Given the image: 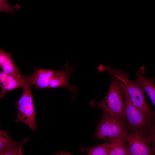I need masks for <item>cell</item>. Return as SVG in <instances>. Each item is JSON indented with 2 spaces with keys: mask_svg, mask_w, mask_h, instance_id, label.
Listing matches in <instances>:
<instances>
[{
  "mask_svg": "<svg viewBox=\"0 0 155 155\" xmlns=\"http://www.w3.org/2000/svg\"><path fill=\"white\" fill-rule=\"evenodd\" d=\"M98 71L107 73L119 80L122 84L132 103L141 111L146 118L150 123L153 122L155 115L147 104L144 91L135 80H130L125 71L112 68L101 64Z\"/></svg>",
  "mask_w": 155,
  "mask_h": 155,
  "instance_id": "6da1fadb",
  "label": "cell"
},
{
  "mask_svg": "<svg viewBox=\"0 0 155 155\" xmlns=\"http://www.w3.org/2000/svg\"><path fill=\"white\" fill-rule=\"evenodd\" d=\"M90 104L93 107H99L103 113L125 121L123 87L120 81L115 77H112L108 92L102 100L97 102L92 100Z\"/></svg>",
  "mask_w": 155,
  "mask_h": 155,
  "instance_id": "7a4b0ae2",
  "label": "cell"
},
{
  "mask_svg": "<svg viewBox=\"0 0 155 155\" xmlns=\"http://www.w3.org/2000/svg\"><path fill=\"white\" fill-rule=\"evenodd\" d=\"M32 85L30 75H27L21 96L15 103L17 116L15 121L26 125L31 130L34 131L36 129L37 126L36 112L32 93Z\"/></svg>",
  "mask_w": 155,
  "mask_h": 155,
  "instance_id": "3957f363",
  "label": "cell"
},
{
  "mask_svg": "<svg viewBox=\"0 0 155 155\" xmlns=\"http://www.w3.org/2000/svg\"><path fill=\"white\" fill-rule=\"evenodd\" d=\"M125 120L103 113L97 126L94 139L111 140L128 134Z\"/></svg>",
  "mask_w": 155,
  "mask_h": 155,
  "instance_id": "277c9868",
  "label": "cell"
},
{
  "mask_svg": "<svg viewBox=\"0 0 155 155\" xmlns=\"http://www.w3.org/2000/svg\"><path fill=\"white\" fill-rule=\"evenodd\" d=\"M121 84L124 100V114L127 123V127L131 133L137 132L143 135H147L148 129L152 123L150 122L139 109L132 103Z\"/></svg>",
  "mask_w": 155,
  "mask_h": 155,
  "instance_id": "5b68a950",
  "label": "cell"
},
{
  "mask_svg": "<svg viewBox=\"0 0 155 155\" xmlns=\"http://www.w3.org/2000/svg\"><path fill=\"white\" fill-rule=\"evenodd\" d=\"M127 140L129 155H154L150 146L149 137L136 132L127 135Z\"/></svg>",
  "mask_w": 155,
  "mask_h": 155,
  "instance_id": "8992f818",
  "label": "cell"
},
{
  "mask_svg": "<svg viewBox=\"0 0 155 155\" xmlns=\"http://www.w3.org/2000/svg\"><path fill=\"white\" fill-rule=\"evenodd\" d=\"M75 68L65 63L63 67L58 71H54L50 80L49 88H64L69 90L72 92L73 101L75 99L78 88L71 85L69 82V77Z\"/></svg>",
  "mask_w": 155,
  "mask_h": 155,
  "instance_id": "52a82bcc",
  "label": "cell"
},
{
  "mask_svg": "<svg viewBox=\"0 0 155 155\" xmlns=\"http://www.w3.org/2000/svg\"><path fill=\"white\" fill-rule=\"evenodd\" d=\"M28 140V137L20 142L13 140L5 131L0 130V155H23L22 150Z\"/></svg>",
  "mask_w": 155,
  "mask_h": 155,
  "instance_id": "ba28073f",
  "label": "cell"
},
{
  "mask_svg": "<svg viewBox=\"0 0 155 155\" xmlns=\"http://www.w3.org/2000/svg\"><path fill=\"white\" fill-rule=\"evenodd\" d=\"M26 75L17 77L0 71V98H3L8 92L19 87H23L26 80Z\"/></svg>",
  "mask_w": 155,
  "mask_h": 155,
  "instance_id": "9c48e42d",
  "label": "cell"
},
{
  "mask_svg": "<svg viewBox=\"0 0 155 155\" xmlns=\"http://www.w3.org/2000/svg\"><path fill=\"white\" fill-rule=\"evenodd\" d=\"M145 68L141 66L137 70L135 74L136 78L135 81L145 92L154 106V112L155 115V83L154 78L148 79L144 75Z\"/></svg>",
  "mask_w": 155,
  "mask_h": 155,
  "instance_id": "30bf717a",
  "label": "cell"
},
{
  "mask_svg": "<svg viewBox=\"0 0 155 155\" xmlns=\"http://www.w3.org/2000/svg\"><path fill=\"white\" fill-rule=\"evenodd\" d=\"M54 71L48 69H36L30 75L32 84L34 85L36 89L49 88V82Z\"/></svg>",
  "mask_w": 155,
  "mask_h": 155,
  "instance_id": "8fae6325",
  "label": "cell"
},
{
  "mask_svg": "<svg viewBox=\"0 0 155 155\" xmlns=\"http://www.w3.org/2000/svg\"><path fill=\"white\" fill-rule=\"evenodd\" d=\"M0 66L2 71L7 74L17 77L23 75L14 63L11 55L2 49L0 50Z\"/></svg>",
  "mask_w": 155,
  "mask_h": 155,
  "instance_id": "7c38bea8",
  "label": "cell"
},
{
  "mask_svg": "<svg viewBox=\"0 0 155 155\" xmlns=\"http://www.w3.org/2000/svg\"><path fill=\"white\" fill-rule=\"evenodd\" d=\"M127 136H121L110 141L108 144L109 155L128 154Z\"/></svg>",
  "mask_w": 155,
  "mask_h": 155,
  "instance_id": "4fadbf2b",
  "label": "cell"
},
{
  "mask_svg": "<svg viewBox=\"0 0 155 155\" xmlns=\"http://www.w3.org/2000/svg\"><path fill=\"white\" fill-rule=\"evenodd\" d=\"M108 142H105L88 148H81V151L86 152L88 155H109Z\"/></svg>",
  "mask_w": 155,
  "mask_h": 155,
  "instance_id": "5bb4252c",
  "label": "cell"
},
{
  "mask_svg": "<svg viewBox=\"0 0 155 155\" xmlns=\"http://www.w3.org/2000/svg\"><path fill=\"white\" fill-rule=\"evenodd\" d=\"M20 8L19 5H16L12 7L7 0H0V11H1L8 13L12 15H14L16 10Z\"/></svg>",
  "mask_w": 155,
  "mask_h": 155,
  "instance_id": "9a60e30c",
  "label": "cell"
},
{
  "mask_svg": "<svg viewBox=\"0 0 155 155\" xmlns=\"http://www.w3.org/2000/svg\"><path fill=\"white\" fill-rule=\"evenodd\" d=\"M147 135L150 138L152 146V147L154 154H155V123H152L148 130Z\"/></svg>",
  "mask_w": 155,
  "mask_h": 155,
  "instance_id": "2e32d148",
  "label": "cell"
}]
</instances>
